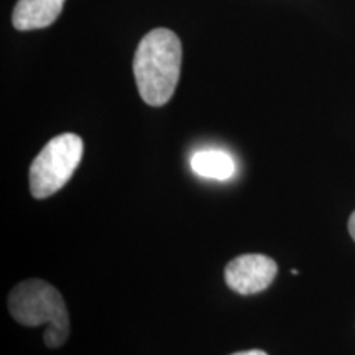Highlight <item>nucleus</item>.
<instances>
[{
	"label": "nucleus",
	"mask_w": 355,
	"mask_h": 355,
	"mask_svg": "<svg viewBox=\"0 0 355 355\" xmlns=\"http://www.w3.org/2000/svg\"><path fill=\"white\" fill-rule=\"evenodd\" d=\"M181 42L168 28H155L141 40L133 58V74L141 99L162 107L175 94L181 73Z\"/></svg>",
	"instance_id": "f257e3e1"
},
{
	"label": "nucleus",
	"mask_w": 355,
	"mask_h": 355,
	"mask_svg": "<svg viewBox=\"0 0 355 355\" xmlns=\"http://www.w3.org/2000/svg\"><path fill=\"white\" fill-rule=\"evenodd\" d=\"M278 273L277 261L261 254H247L230 260L225 266V283L239 295L248 296L265 291Z\"/></svg>",
	"instance_id": "20e7f679"
},
{
	"label": "nucleus",
	"mask_w": 355,
	"mask_h": 355,
	"mask_svg": "<svg viewBox=\"0 0 355 355\" xmlns=\"http://www.w3.org/2000/svg\"><path fill=\"white\" fill-rule=\"evenodd\" d=\"M8 311L21 326H46L43 340L56 349L69 336V314L61 293L50 283L33 278L21 282L8 296Z\"/></svg>",
	"instance_id": "f03ea898"
},
{
	"label": "nucleus",
	"mask_w": 355,
	"mask_h": 355,
	"mask_svg": "<svg viewBox=\"0 0 355 355\" xmlns=\"http://www.w3.org/2000/svg\"><path fill=\"white\" fill-rule=\"evenodd\" d=\"M232 355H268L263 350H259V349H254V350H245V352H235Z\"/></svg>",
	"instance_id": "6e6552de"
},
{
	"label": "nucleus",
	"mask_w": 355,
	"mask_h": 355,
	"mask_svg": "<svg viewBox=\"0 0 355 355\" xmlns=\"http://www.w3.org/2000/svg\"><path fill=\"white\" fill-rule=\"evenodd\" d=\"M349 232L352 235V239L355 241V211L350 214V219H349Z\"/></svg>",
	"instance_id": "0eeeda50"
},
{
	"label": "nucleus",
	"mask_w": 355,
	"mask_h": 355,
	"mask_svg": "<svg viewBox=\"0 0 355 355\" xmlns=\"http://www.w3.org/2000/svg\"><path fill=\"white\" fill-rule=\"evenodd\" d=\"M64 0H19L12 13V24L20 32L46 28L55 24Z\"/></svg>",
	"instance_id": "39448f33"
},
{
	"label": "nucleus",
	"mask_w": 355,
	"mask_h": 355,
	"mask_svg": "<svg viewBox=\"0 0 355 355\" xmlns=\"http://www.w3.org/2000/svg\"><path fill=\"white\" fill-rule=\"evenodd\" d=\"M191 170L201 178L225 181L234 176L235 163L234 158L222 150H201L191 157Z\"/></svg>",
	"instance_id": "423d86ee"
},
{
	"label": "nucleus",
	"mask_w": 355,
	"mask_h": 355,
	"mask_svg": "<svg viewBox=\"0 0 355 355\" xmlns=\"http://www.w3.org/2000/svg\"><path fill=\"white\" fill-rule=\"evenodd\" d=\"M84 144L76 133H61L43 146L30 166V193L46 199L68 183L83 158Z\"/></svg>",
	"instance_id": "7ed1b4c3"
}]
</instances>
